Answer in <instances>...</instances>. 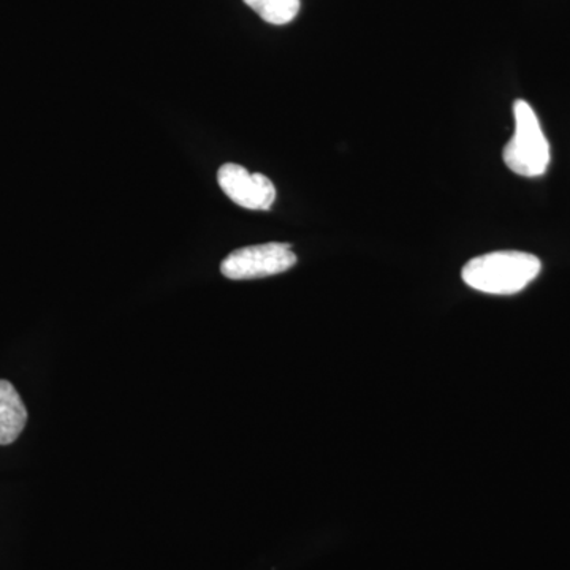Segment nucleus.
<instances>
[{"instance_id":"1","label":"nucleus","mask_w":570,"mask_h":570,"mask_svg":"<svg viewBox=\"0 0 570 570\" xmlns=\"http://www.w3.org/2000/svg\"><path fill=\"white\" fill-rule=\"evenodd\" d=\"M542 264L535 255L498 250L472 258L464 265V283L489 295H515L539 276Z\"/></svg>"},{"instance_id":"2","label":"nucleus","mask_w":570,"mask_h":570,"mask_svg":"<svg viewBox=\"0 0 570 570\" xmlns=\"http://www.w3.org/2000/svg\"><path fill=\"white\" fill-rule=\"evenodd\" d=\"M513 116L515 134L505 145L502 159L513 174L527 178L542 176L550 165V145L540 127L538 115L530 104L517 100Z\"/></svg>"},{"instance_id":"3","label":"nucleus","mask_w":570,"mask_h":570,"mask_svg":"<svg viewBox=\"0 0 570 570\" xmlns=\"http://www.w3.org/2000/svg\"><path fill=\"white\" fill-rule=\"evenodd\" d=\"M296 255L287 243H266L236 249L220 265V272L232 281L258 279L281 275L294 268Z\"/></svg>"},{"instance_id":"4","label":"nucleus","mask_w":570,"mask_h":570,"mask_svg":"<svg viewBox=\"0 0 570 570\" xmlns=\"http://www.w3.org/2000/svg\"><path fill=\"white\" fill-rule=\"evenodd\" d=\"M217 183L234 204L254 212H266L276 200V187L262 174H249L238 164H224L217 171Z\"/></svg>"},{"instance_id":"5","label":"nucleus","mask_w":570,"mask_h":570,"mask_svg":"<svg viewBox=\"0 0 570 570\" xmlns=\"http://www.w3.org/2000/svg\"><path fill=\"white\" fill-rule=\"evenodd\" d=\"M28 423V409L9 381L0 379V445L13 444Z\"/></svg>"},{"instance_id":"6","label":"nucleus","mask_w":570,"mask_h":570,"mask_svg":"<svg viewBox=\"0 0 570 570\" xmlns=\"http://www.w3.org/2000/svg\"><path fill=\"white\" fill-rule=\"evenodd\" d=\"M245 3L262 20L275 26H284L294 21L299 7H302L299 0H245Z\"/></svg>"}]
</instances>
